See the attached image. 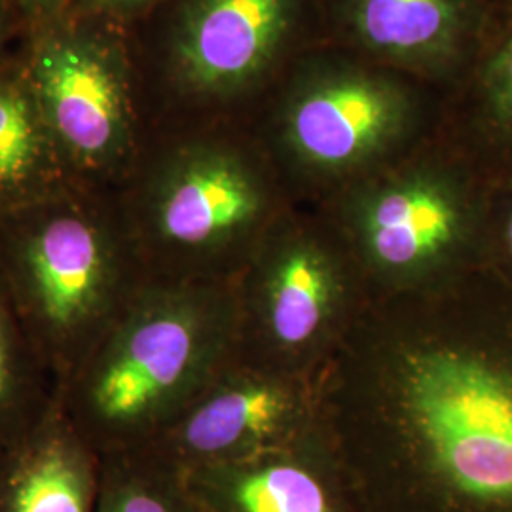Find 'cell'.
<instances>
[{"instance_id":"obj_1","label":"cell","mask_w":512,"mask_h":512,"mask_svg":"<svg viewBox=\"0 0 512 512\" xmlns=\"http://www.w3.org/2000/svg\"><path fill=\"white\" fill-rule=\"evenodd\" d=\"M475 275L368 300L315 376L363 512H512V332Z\"/></svg>"},{"instance_id":"obj_2","label":"cell","mask_w":512,"mask_h":512,"mask_svg":"<svg viewBox=\"0 0 512 512\" xmlns=\"http://www.w3.org/2000/svg\"><path fill=\"white\" fill-rule=\"evenodd\" d=\"M236 351L234 281H145L65 380L59 412L101 456L147 448Z\"/></svg>"},{"instance_id":"obj_3","label":"cell","mask_w":512,"mask_h":512,"mask_svg":"<svg viewBox=\"0 0 512 512\" xmlns=\"http://www.w3.org/2000/svg\"><path fill=\"white\" fill-rule=\"evenodd\" d=\"M124 226L147 281H236L296 207L245 120H209L135 160Z\"/></svg>"},{"instance_id":"obj_4","label":"cell","mask_w":512,"mask_h":512,"mask_svg":"<svg viewBox=\"0 0 512 512\" xmlns=\"http://www.w3.org/2000/svg\"><path fill=\"white\" fill-rule=\"evenodd\" d=\"M444 92L315 44L245 120L296 205L317 207L439 135Z\"/></svg>"},{"instance_id":"obj_5","label":"cell","mask_w":512,"mask_h":512,"mask_svg":"<svg viewBox=\"0 0 512 512\" xmlns=\"http://www.w3.org/2000/svg\"><path fill=\"white\" fill-rule=\"evenodd\" d=\"M490 192L439 133L311 209L329 222L374 300L423 293L476 270Z\"/></svg>"},{"instance_id":"obj_6","label":"cell","mask_w":512,"mask_h":512,"mask_svg":"<svg viewBox=\"0 0 512 512\" xmlns=\"http://www.w3.org/2000/svg\"><path fill=\"white\" fill-rule=\"evenodd\" d=\"M63 200L0 220V283L61 384L147 281L124 220Z\"/></svg>"},{"instance_id":"obj_7","label":"cell","mask_w":512,"mask_h":512,"mask_svg":"<svg viewBox=\"0 0 512 512\" xmlns=\"http://www.w3.org/2000/svg\"><path fill=\"white\" fill-rule=\"evenodd\" d=\"M238 353L279 372L315 378L370 300L329 222L296 205L239 272Z\"/></svg>"},{"instance_id":"obj_8","label":"cell","mask_w":512,"mask_h":512,"mask_svg":"<svg viewBox=\"0 0 512 512\" xmlns=\"http://www.w3.org/2000/svg\"><path fill=\"white\" fill-rule=\"evenodd\" d=\"M317 42L319 0H175L160 71L179 103L247 120Z\"/></svg>"},{"instance_id":"obj_9","label":"cell","mask_w":512,"mask_h":512,"mask_svg":"<svg viewBox=\"0 0 512 512\" xmlns=\"http://www.w3.org/2000/svg\"><path fill=\"white\" fill-rule=\"evenodd\" d=\"M315 425V378L258 365L236 351L147 448L183 471H194L287 444Z\"/></svg>"},{"instance_id":"obj_10","label":"cell","mask_w":512,"mask_h":512,"mask_svg":"<svg viewBox=\"0 0 512 512\" xmlns=\"http://www.w3.org/2000/svg\"><path fill=\"white\" fill-rule=\"evenodd\" d=\"M38 112L69 175H128L141 143L122 61L90 38L57 35L35 55Z\"/></svg>"},{"instance_id":"obj_11","label":"cell","mask_w":512,"mask_h":512,"mask_svg":"<svg viewBox=\"0 0 512 512\" xmlns=\"http://www.w3.org/2000/svg\"><path fill=\"white\" fill-rule=\"evenodd\" d=\"M492 0H319V42L446 92L475 55Z\"/></svg>"},{"instance_id":"obj_12","label":"cell","mask_w":512,"mask_h":512,"mask_svg":"<svg viewBox=\"0 0 512 512\" xmlns=\"http://www.w3.org/2000/svg\"><path fill=\"white\" fill-rule=\"evenodd\" d=\"M184 473L205 512H363L319 423L255 456Z\"/></svg>"},{"instance_id":"obj_13","label":"cell","mask_w":512,"mask_h":512,"mask_svg":"<svg viewBox=\"0 0 512 512\" xmlns=\"http://www.w3.org/2000/svg\"><path fill=\"white\" fill-rule=\"evenodd\" d=\"M440 135L490 184H512V0H492L465 71L444 92Z\"/></svg>"},{"instance_id":"obj_14","label":"cell","mask_w":512,"mask_h":512,"mask_svg":"<svg viewBox=\"0 0 512 512\" xmlns=\"http://www.w3.org/2000/svg\"><path fill=\"white\" fill-rule=\"evenodd\" d=\"M103 456L54 414L0 458V512H97Z\"/></svg>"},{"instance_id":"obj_15","label":"cell","mask_w":512,"mask_h":512,"mask_svg":"<svg viewBox=\"0 0 512 512\" xmlns=\"http://www.w3.org/2000/svg\"><path fill=\"white\" fill-rule=\"evenodd\" d=\"M67 177L35 103L0 88V220L63 192Z\"/></svg>"},{"instance_id":"obj_16","label":"cell","mask_w":512,"mask_h":512,"mask_svg":"<svg viewBox=\"0 0 512 512\" xmlns=\"http://www.w3.org/2000/svg\"><path fill=\"white\" fill-rule=\"evenodd\" d=\"M61 387L0 283V458L54 414Z\"/></svg>"},{"instance_id":"obj_17","label":"cell","mask_w":512,"mask_h":512,"mask_svg":"<svg viewBox=\"0 0 512 512\" xmlns=\"http://www.w3.org/2000/svg\"><path fill=\"white\" fill-rule=\"evenodd\" d=\"M97 512H205L181 467L152 448L103 456Z\"/></svg>"},{"instance_id":"obj_18","label":"cell","mask_w":512,"mask_h":512,"mask_svg":"<svg viewBox=\"0 0 512 512\" xmlns=\"http://www.w3.org/2000/svg\"><path fill=\"white\" fill-rule=\"evenodd\" d=\"M494 251L497 260L512 272V184H492L484 253Z\"/></svg>"},{"instance_id":"obj_19","label":"cell","mask_w":512,"mask_h":512,"mask_svg":"<svg viewBox=\"0 0 512 512\" xmlns=\"http://www.w3.org/2000/svg\"><path fill=\"white\" fill-rule=\"evenodd\" d=\"M97 2L103 8H109L118 14H135V12H143V10L156 6L162 0H97Z\"/></svg>"},{"instance_id":"obj_20","label":"cell","mask_w":512,"mask_h":512,"mask_svg":"<svg viewBox=\"0 0 512 512\" xmlns=\"http://www.w3.org/2000/svg\"><path fill=\"white\" fill-rule=\"evenodd\" d=\"M23 2L33 6V8H52L55 4H59L61 0H23Z\"/></svg>"}]
</instances>
